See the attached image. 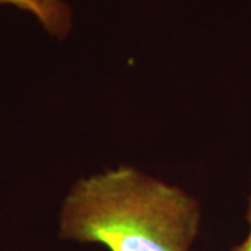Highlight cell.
<instances>
[{
	"mask_svg": "<svg viewBox=\"0 0 251 251\" xmlns=\"http://www.w3.org/2000/svg\"><path fill=\"white\" fill-rule=\"evenodd\" d=\"M201 206L179 186L134 166L77 180L63 200L59 237L109 251H190Z\"/></svg>",
	"mask_w": 251,
	"mask_h": 251,
	"instance_id": "obj_1",
	"label": "cell"
},
{
	"mask_svg": "<svg viewBox=\"0 0 251 251\" xmlns=\"http://www.w3.org/2000/svg\"><path fill=\"white\" fill-rule=\"evenodd\" d=\"M0 6H11L29 14L53 39L64 41L72 34L74 16L66 0H0Z\"/></svg>",
	"mask_w": 251,
	"mask_h": 251,
	"instance_id": "obj_2",
	"label": "cell"
},
{
	"mask_svg": "<svg viewBox=\"0 0 251 251\" xmlns=\"http://www.w3.org/2000/svg\"><path fill=\"white\" fill-rule=\"evenodd\" d=\"M246 216H247V221H249V225H250V232L240 244L234 246L230 251H251V196L249 198V208H247V215Z\"/></svg>",
	"mask_w": 251,
	"mask_h": 251,
	"instance_id": "obj_3",
	"label": "cell"
}]
</instances>
